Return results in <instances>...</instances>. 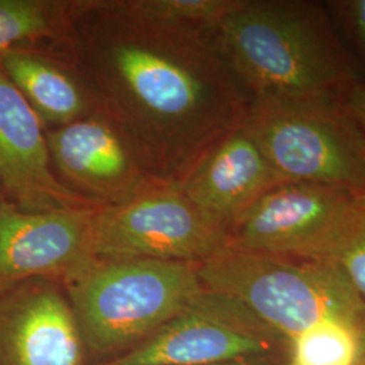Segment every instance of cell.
Wrapping results in <instances>:
<instances>
[{
    "label": "cell",
    "mask_w": 365,
    "mask_h": 365,
    "mask_svg": "<svg viewBox=\"0 0 365 365\" xmlns=\"http://www.w3.org/2000/svg\"><path fill=\"white\" fill-rule=\"evenodd\" d=\"M209 36L250 105L345 98L359 81L317 1L235 0Z\"/></svg>",
    "instance_id": "7a4b0ae2"
},
{
    "label": "cell",
    "mask_w": 365,
    "mask_h": 365,
    "mask_svg": "<svg viewBox=\"0 0 365 365\" xmlns=\"http://www.w3.org/2000/svg\"><path fill=\"white\" fill-rule=\"evenodd\" d=\"M63 284L95 365L144 342L203 289L195 264L146 259L95 257Z\"/></svg>",
    "instance_id": "3957f363"
},
{
    "label": "cell",
    "mask_w": 365,
    "mask_h": 365,
    "mask_svg": "<svg viewBox=\"0 0 365 365\" xmlns=\"http://www.w3.org/2000/svg\"><path fill=\"white\" fill-rule=\"evenodd\" d=\"M245 123L283 180L365 192V135L345 98L255 103Z\"/></svg>",
    "instance_id": "5b68a950"
},
{
    "label": "cell",
    "mask_w": 365,
    "mask_h": 365,
    "mask_svg": "<svg viewBox=\"0 0 365 365\" xmlns=\"http://www.w3.org/2000/svg\"><path fill=\"white\" fill-rule=\"evenodd\" d=\"M66 61L152 176L178 182L241 126L250 101L209 34L129 0H78Z\"/></svg>",
    "instance_id": "6da1fadb"
},
{
    "label": "cell",
    "mask_w": 365,
    "mask_h": 365,
    "mask_svg": "<svg viewBox=\"0 0 365 365\" xmlns=\"http://www.w3.org/2000/svg\"><path fill=\"white\" fill-rule=\"evenodd\" d=\"M288 360H282V359H255V360H245V361L222 365H283Z\"/></svg>",
    "instance_id": "44dd1931"
},
{
    "label": "cell",
    "mask_w": 365,
    "mask_h": 365,
    "mask_svg": "<svg viewBox=\"0 0 365 365\" xmlns=\"http://www.w3.org/2000/svg\"><path fill=\"white\" fill-rule=\"evenodd\" d=\"M0 187L25 211L99 209L53 170L45 126L0 66Z\"/></svg>",
    "instance_id": "7c38bea8"
},
{
    "label": "cell",
    "mask_w": 365,
    "mask_h": 365,
    "mask_svg": "<svg viewBox=\"0 0 365 365\" xmlns=\"http://www.w3.org/2000/svg\"><path fill=\"white\" fill-rule=\"evenodd\" d=\"M327 4L346 27L365 63V0H339Z\"/></svg>",
    "instance_id": "d6986e66"
},
{
    "label": "cell",
    "mask_w": 365,
    "mask_h": 365,
    "mask_svg": "<svg viewBox=\"0 0 365 365\" xmlns=\"http://www.w3.org/2000/svg\"><path fill=\"white\" fill-rule=\"evenodd\" d=\"M283 180L244 122L211 146L176 185L210 220L227 230Z\"/></svg>",
    "instance_id": "4fadbf2b"
},
{
    "label": "cell",
    "mask_w": 365,
    "mask_h": 365,
    "mask_svg": "<svg viewBox=\"0 0 365 365\" xmlns=\"http://www.w3.org/2000/svg\"><path fill=\"white\" fill-rule=\"evenodd\" d=\"M0 66L45 129L64 126L95 111L83 81L66 60L34 51H10L0 53Z\"/></svg>",
    "instance_id": "5bb4252c"
},
{
    "label": "cell",
    "mask_w": 365,
    "mask_h": 365,
    "mask_svg": "<svg viewBox=\"0 0 365 365\" xmlns=\"http://www.w3.org/2000/svg\"><path fill=\"white\" fill-rule=\"evenodd\" d=\"M7 199H6V196H4V192H3V190H1V187H0V205L1 203H4Z\"/></svg>",
    "instance_id": "7402d4cb"
},
{
    "label": "cell",
    "mask_w": 365,
    "mask_h": 365,
    "mask_svg": "<svg viewBox=\"0 0 365 365\" xmlns=\"http://www.w3.org/2000/svg\"><path fill=\"white\" fill-rule=\"evenodd\" d=\"M283 365H291V364H289V363H288V361H287V363H284V364H283Z\"/></svg>",
    "instance_id": "cb8c5ba5"
},
{
    "label": "cell",
    "mask_w": 365,
    "mask_h": 365,
    "mask_svg": "<svg viewBox=\"0 0 365 365\" xmlns=\"http://www.w3.org/2000/svg\"><path fill=\"white\" fill-rule=\"evenodd\" d=\"M99 209L25 211L0 205V287L29 279L64 282L92 259Z\"/></svg>",
    "instance_id": "30bf717a"
},
{
    "label": "cell",
    "mask_w": 365,
    "mask_h": 365,
    "mask_svg": "<svg viewBox=\"0 0 365 365\" xmlns=\"http://www.w3.org/2000/svg\"><path fill=\"white\" fill-rule=\"evenodd\" d=\"M63 282L36 277L0 287V365H86Z\"/></svg>",
    "instance_id": "8fae6325"
},
{
    "label": "cell",
    "mask_w": 365,
    "mask_h": 365,
    "mask_svg": "<svg viewBox=\"0 0 365 365\" xmlns=\"http://www.w3.org/2000/svg\"><path fill=\"white\" fill-rule=\"evenodd\" d=\"M331 262L339 265L365 302V207Z\"/></svg>",
    "instance_id": "ac0fdd59"
},
{
    "label": "cell",
    "mask_w": 365,
    "mask_h": 365,
    "mask_svg": "<svg viewBox=\"0 0 365 365\" xmlns=\"http://www.w3.org/2000/svg\"><path fill=\"white\" fill-rule=\"evenodd\" d=\"M359 365H365V353L364 356H363V359H361V361H360V364Z\"/></svg>",
    "instance_id": "603a6c76"
},
{
    "label": "cell",
    "mask_w": 365,
    "mask_h": 365,
    "mask_svg": "<svg viewBox=\"0 0 365 365\" xmlns=\"http://www.w3.org/2000/svg\"><path fill=\"white\" fill-rule=\"evenodd\" d=\"M365 353V339L337 321H324L289 339L291 365H359Z\"/></svg>",
    "instance_id": "2e32d148"
},
{
    "label": "cell",
    "mask_w": 365,
    "mask_h": 365,
    "mask_svg": "<svg viewBox=\"0 0 365 365\" xmlns=\"http://www.w3.org/2000/svg\"><path fill=\"white\" fill-rule=\"evenodd\" d=\"M78 0H0V53L34 51L66 61Z\"/></svg>",
    "instance_id": "9a60e30c"
},
{
    "label": "cell",
    "mask_w": 365,
    "mask_h": 365,
    "mask_svg": "<svg viewBox=\"0 0 365 365\" xmlns=\"http://www.w3.org/2000/svg\"><path fill=\"white\" fill-rule=\"evenodd\" d=\"M197 274L203 287L238 300L288 341L324 321L365 339V302L331 261L227 248L199 264Z\"/></svg>",
    "instance_id": "277c9868"
},
{
    "label": "cell",
    "mask_w": 365,
    "mask_h": 365,
    "mask_svg": "<svg viewBox=\"0 0 365 365\" xmlns=\"http://www.w3.org/2000/svg\"><path fill=\"white\" fill-rule=\"evenodd\" d=\"M345 105L365 135V83L356 81L345 95Z\"/></svg>",
    "instance_id": "ffe728a7"
},
{
    "label": "cell",
    "mask_w": 365,
    "mask_h": 365,
    "mask_svg": "<svg viewBox=\"0 0 365 365\" xmlns=\"http://www.w3.org/2000/svg\"><path fill=\"white\" fill-rule=\"evenodd\" d=\"M288 353L289 341L242 303L203 287L149 339L98 365H222Z\"/></svg>",
    "instance_id": "52a82bcc"
},
{
    "label": "cell",
    "mask_w": 365,
    "mask_h": 365,
    "mask_svg": "<svg viewBox=\"0 0 365 365\" xmlns=\"http://www.w3.org/2000/svg\"><path fill=\"white\" fill-rule=\"evenodd\" d=\"M45 133L58 180L99 209L123 205L163 184L96 111Z\"/></svg>",
    "instance_id": "9c48e42d"
},
{
    "label": "cell",
    "mask_w": 365,
    "mask_h": 365,
    "mask_svg": "<svg viewBox=\"0 0 365 365\" xmlns=\"http://www.w3.org/2000/svg\"><path fill=\"white\" fill-rule=\"evenodd\" d=\"M364 207L365 192L319 182H277L230 226L229 248L333 261Z\"/></svg>",
    "instance_id": "8992f818"
},
{
    "label": "cell",
    "mask_w": 365,
    "mask_h": 365,
    "mask_svg": "<svg viewBox=\"0 0 365 365\" xmlns=\"http://www.w3.org/2000/svg\"><path fill=\"white\" fill-rule=\"evenodd\" d=\"M229 248V235L184 195L163 182L129 202L96 211L92 253L98 259L203 264Z\"/></svg>",
    "instance_id": "ba28073f"
},
{
    "label": "cell",
    "mask_w": 365,
    "mask_h": 365,
    "mask_svg": "<svg viewBox=\"0 0 365 365\" xmlns=\"http://www.w3.org/2000/svg\"><path fill=\"white\" fill-rule=\"evenodd\" d=\"M133 9L148 18L173 26L210 34L229 13L235 0H129Z\"/></svg>",
    "instance_id": "e0dca14e"
}]
</instances>
